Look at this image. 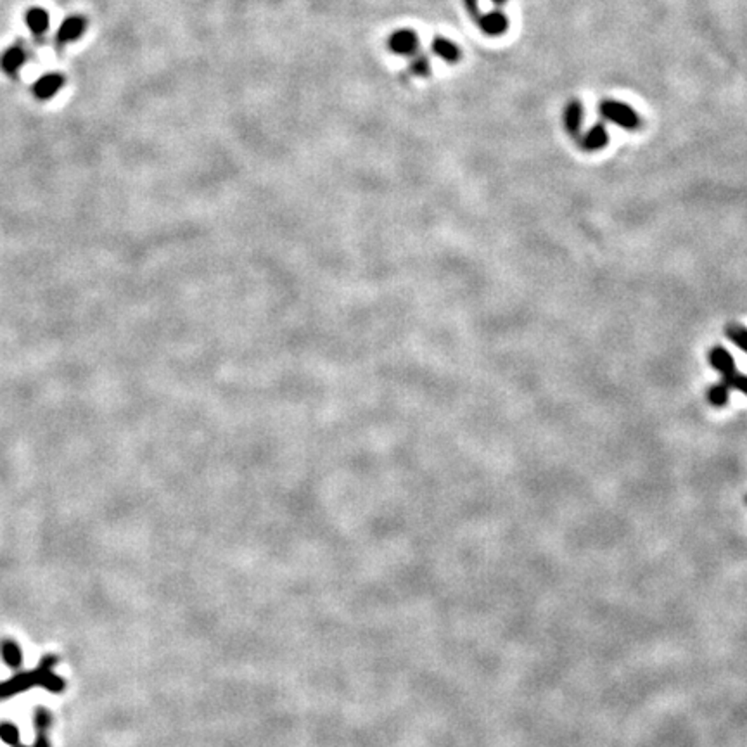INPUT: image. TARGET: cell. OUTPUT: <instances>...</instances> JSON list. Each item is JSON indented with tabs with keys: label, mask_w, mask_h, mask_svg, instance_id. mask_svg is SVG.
<instances>
[{
	"label": "cell",
	"mask_w": 747,
	"mask_h": 747,
	"mask_svg": "<svg viewBox=\"0 0 747 747\" xmlns=\"http://www.w3.org/2000/svg\"><path fill=\"white\" fill-rule=\"evenodd\" d=\"M0 652H2V659L7 664V668H21V664H23V650H21L20 643L14 642V640H4L2 645H0Z\"/></svg>",
	"instance_id": "cell-12"
},
{
	"label": "cell",
	"mask_w": 747,
	"mask_h": 747,
	"mask_svg": "<svg viewBox=\"0 0 747 747\" xmlns=\"http://www.w3.org/2000/svg\"><path fill=\"white\" fill-rule=\"evenodd\" d=\"M491 2H493V4H495V6H496V7H502V6H505V4H507V0H491Z\"/></svg>",
	"instance_id": "cell-22"
},
{
	"label": "cell",
	"mask_w": 747,
	"mask_h": 747,
	"mask_svg": "<svg viewBox=\"0 0 747 747\" xmlns=\"http://www.w3.org/2000/svg\"><path fill=\"white\" fill-rule=\"evenodd\" d=\"M462 2L467 14H469L470 18H474V20H477V18H480V0H462Z\"/></svg>",
	"instance_id": "cell-20"
},
{
	"label": "cell",
	"mask_w": 747,
	"mask_h": 747,
	"mask_svg": "<svg viewBox=\"0 0 747 747\" xmlns=\"http://www.w3.org/2000/svg\"><path fill=\"white\" fill-rule=\"evenodd\" d=\"M33 720H35L36 730L40 732H47L50 728V725H53V715H50L46 708H36L35 718Z\"/></svg>",
	"instance_id": "cell-19"
},
{
	"label": "cell",
	"mask_w": 747,
	"mask_h": 747,
	"mask_svg": "<svg viewBox=\"0 0 747 747\" xmlns=\"http://www.w3.org/2000/svg\"><path fill=\"white\" fill-rule=\"evenodd\" d=\"M583 102H581L580 99H571V101L564 106V113H562V125H564L566 134H569L575 139L580 137L581 132H583Z\"/></svg>",
	"instance_id": "cell-4"
},
{
	"label": "cell",
	"mask_w": 747,
	"mask_h": 747,
	"mask_svg": "<svg viewBox=\"0 0 747 747\" xmlns=\"http://www.w3.org/2000/svg\"><path fill=\"white\" fill-rule=\"evenodd\" d=\"M14 747H28V746H23V744H20V742H18V744L14 746Z\"/></svg>",
	"instance_id": "cell-23"
},
{
	"label": "cell",
	"mask_w": 747,
	"mask_h": 747,
	"mask_svg": "<svg viewBox=\"0 0 747 747\" xmlns=\"http://www.w3.org/2000/svg\"><path fill=\"white\" fill-rule=\"evenodd\" d=\"M578 139H580V141H578V146H580L585 153H599V151L606 149L610 141L609 132H607L606 125H603L602 121L588 128V130L585 132L583 135H580Z\"/></svg>",
	"instance_id": "cell-5"
},
{
	"label": "cell",
	"mask_w": 747,
	"mask_h": 747,
	"mask_svg": "<svg viewBox=\"0 0 747 747\" xmlns=\"http://www.w3.org/2000/svg\"><path fill=\"white\" fill-rule=\"evenodd\" d=\"M25 21H27L29 32L36 36L43 35V33L47 32V28H49V14H47V11L40 9V7L29 9L27 16H25Z\"/></svg>",
	"instance_id": "cell-13"
},
{
	"label": "cell",
	"mask_w": 747,
	"mask_h": 747,
	"mask_svg": "<svg viewBox=\"0 0 747 747\" xmlns=\"http://www.w3.org/2000/svg\"><path fill=\"white\" fill-rule=\"evenodd\" d=\"M708 362L713 369L718 372L721 377L728 375L735 370V360L732 356V353L727 348H723L721 344H715L708 351Z\"/></svg>",
	"instance_id": "cell-8"
},
{
	"label": "cell",
	"mask_w": 747,
	"mask_h": 747,
	"mask_svg": "<svg viewBox=\"0 0 747 747\" xmlns=\"http://www.w3.org/2000/svg\"><path fill=\"white\" fill-rule=\"evenodd\" d=\"M599 113L606 121L616 125L617 128L623 130L635 132L642 127V118L638 113L631 108L630 104L616 99H603L599 104Z\"/></svg>",
	"instance_id": "cell-1"
},
{
	"label": "cell",
	"mask_w": 747,
	"mask_h": 747,
	"mask_svg": "<svg viewBox=\"0 0 747 747\" xmlns=\"http://www.w3.org/2000/svg\"><path fill=\"white\" fill-rule=\"evenodd\" d=\"M481 32L488 36H500L509 29V18L500 9L489 11L487 14H480L477 18Z\"/></svg>",
	"instance_id": "cell-6"
},
{
	"label": "cell",
	"mask_w": 747,
	"mask_h": 747,
	"mask_svg": "<svg viewBox=\"0 0 747 747\" xmlns=\"http://www.w3.org/2000/svg\"><path fill=\"white\" fill-rule=\"evenodd\" d=\"M721 381L725 382V384L728 386V389L730 391H737L741 393V395L747 396V374H742V372H737V370H734V372H730L728 375H725V377H721Z\"/></svg>",
	"instance_id": "cell-17"
},
{
	"label": "cell",
	"mask_w": 747,
	"mask_h": 747,
	"mask_svg": "<svg viewBox=\"0 0 747 747\" xmlns=\"http://www.w3.org/2000/svg\"><path fill=\"white\" fill-rule=\"evenodd\" d=\"M725 336L728 337L730 343L737 346L741 351H744L747 355V327L742 323H728L727 329H725Z\"/></svg>",
	"instance_id": "cell-15"
},
{
	"label": "cell",
	"mask_w": 747,
	"mask_h": 747,
	"mask_svg": "<svg viewBox=\"0 0 747 747\" xmlns=\"http://www.w3.org/2000/svg\"><path fill=\"white\" fill-rule=\"evenodd\" d=\"M706 400L715 408L725 407V405L728 403V400H730V389H728V386L725 384L723 381L715 382V384L709 386L708 391H706Z\"/></svg>",
	"instance_id": "cell-14"
},
{
	"label": "cell",
	"mask_w": 747,
	"mask_h": 747,
	"mask_svg": "<svg viewBox=\"0 0 747 747\" xmlns=\"http://www.w3.org/2000/svg\"><path fill=\"white\" fill-rule=\"evenodd\" d=\"M62 85H64V78H62L61 75H57V73H49V75L36 80L35 85H33V94H35V97L40 99V101H49V99H53L54 95L61 90Z\"/></svg>",
	"instance_id": "cell-9"
},
{
	"label": "cell",
	"mask_w": 747,
	"mask_h": 747,
	"mask_svg": "<svg viewBox=\"0 0 747 747\" xmlns=\"http://www.w3.org/2000/svg\"><path fill=\"white\" fill-rule=\"evenodd\" d=\"M40 676H42V666L39 664V668L33 669V671L20 673V675H16L14 678L2 682L0 683V699L13 697V695L21 694V692L39 685Z\"/></svg>",
	"instance_id": "cell-3"
},
{
	"label": "cell",
	"mask_w": 747,
	"mask_h": 747,
	"mask_svg": "<svg viewBox=\"0 0 747 747\" xmlns=\"http://www.w3.org/2000/svg\"><path fill=\"white\" fill-rule=\"evenodd\" d=\"M32 747H50V741H49V737H47V732L36 730L35 744H33Z\"/></svg>",
	"instance_id": "cell-21"
},
{
	"label": "cell",
	"mask_w": 747,
	"mask_h": 747,
	"mask_svg": "<svg viewBox=\"0 0 747 747\" xmlns=\"http://www.w3.org/2000/svg\"><path fill=\"white\" fill-rule=\"evenodd\" d=\"M25 61H27V53H25L23 47L14 46L2 54V57H0V66H2L4 71L9 73V75H16V71L23 66Z\"/></svg>",
	"instance_id": "cell-11"
},
{
	"label": "cell",
	"mask_w": 747,
	"mask_h": 747,
	"mask_svg": "<svg viewBox=\"0 0 747 747\" xmlns=\"http://www.w3.org/2000/svg\"><path fill=\"white\" fill-rule=\"evenodd\" d=\"M431 49L434 56L443 59L448 64H457V62H460V59H462V49H460L454 40L447 39V36H434Z\"/></svg>",
	"instance_id": "cell-7"
},
{
	"label": "cell",
	"mask_w": 747,
	"mask_h": 747,
	"mask_svg": "<svg viewBox=\"0 0 747 747\" xmlns=\"http://www.w3.org/2000/svg\"><path fill=\"white\" fill-rule=\"evenodd\" d=\"M0 739H2L6 744L16 746L18 742H20V730H18L16 725L9 723V721L0 723Z\"/></svg>",
	"instance_id": "cell-18"
},
{
	"label": "cell",
	"mask_w": 747,
	"mask_h": 747,
	"mask_svg": "<svg viewBox=\"0 0 747 747\" xmlns=\"http://www.w3.org/2000/svg\"><path fill=\"white\" fill-rule=\"evenodd\" d=\"M746 500H747V496H746Z\"/></svg>",
	"instance_id": "cell-24"
},
{
	"label": "cell",
	"mask_w": 747,
	"mask_h": 747,
	"mask_svg": "<svg viewBox=\"0 0 747 747\" xmlns=\"http://www.w3.org/2000/svg\"><path fill=\"white\" fill-rule=\"evenodd\" d=\"M85 20L82 16H71L68 20H64L61 23V27L57 29V42L59 43H69L73 40L80 39L82 33L85 32Z\"/></svg>",
	"instance_id": "cell-10"
},
{
	"label": "cell",
	"mask_w": 747,
	"mask_h": 747,
	"mask_svg": "<svg viewBox=\"0 0 747 747\" xmlns=\"http://www.w3.org/2000/svg\"><path fill=\"white\" fill-rule=\"evenodd\" d=\"M408 69H410L412 75L415 76H421V78H426V76L431 75V61H429L428 56H424V54H414L410 59V66H408Z\"/></svg>",
	"instance_id": "cell-16"
},
{
	"label": "cell",
	"mask_w": 747,
	"mask_h": 747,
	"mask_svg": "<svg viewBox=\"0 0 747 747\" xmlns=\"http://www.w3.org/2000/svg\"><path fill=\"white\" fill-rule=\"evenodd\" d=\"M419 35L410 28H400L393 32L388 39V47L396 56L412 57L419 53Z\"/></svg>",
	"instance_id": "cell-2"
}]
</instances>
